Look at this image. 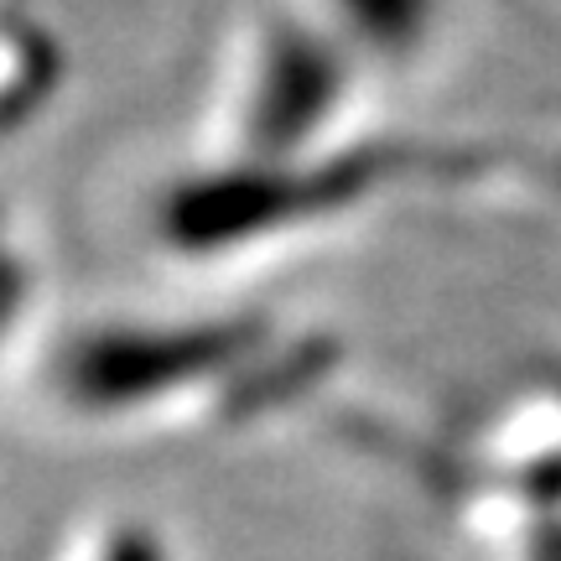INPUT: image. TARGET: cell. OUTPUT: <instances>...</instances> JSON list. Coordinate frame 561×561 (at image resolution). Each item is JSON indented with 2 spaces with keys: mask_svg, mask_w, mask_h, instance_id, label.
Listing matches in <instances>:
<instances>
[{
  "mask_svg": "<svg viewBox=\"0 0 561 561\" xmlns=\"http://www.w3.org/2000/svg\"><path fill=\"white\" fill-rule=\"evenodd\" d=\"M339 47L307 26L265 32L244 83L240 146L255 167H286L301 151L307 130L333 115L339 100Z\"/></svg>",
  "mask_w": 561,
  "mask_h": 561,
  "instance_id": "6da1fadb",
  "label": "cell"
},
{
  "mask_svg": "<svg viewBox=\"0 0 561 561\" xmlns=\"http://www.w3.org/2000/svg\"><path fill=\"white\" fill-rule=\"evenodd\" d=\"M21 301H26V265H21V255H11V244H5V224H0V333L16 322Z\"/></svg>",
  "mask_w": 561,
  "mask_h": 561,
  "instance_id": "277c9868",
  "label": "cell"
},
{
  "mask_svg": "<svg viewBox=\"0 0 561 561\" xmlns=\"http://www.w3.org/2000/svg\"><path fill=\"white\" fill-rule=\"evenodd\" d=\"M437 0H328V16L339 21L364 53H405L426 37Z\"/></svg>",
  "mask_w": 561,
  "mask_h": 561,
  "instance_id": "7a4b0ae2",
  "label": "cell"
},
{
  "mask_svg": "<svg viewBox=\"0 0 561 561\" xmlns=\"http://www.w3.org/2000/svg\"><path fill=\"white\" fill-rule=\"evenodd\" d=\"M53 561H167V551L136 515H100L79 525Z\"/></svg>",
  "mask_w": 561,
  "mask_h": 561,
  "instance_id": "3957f363",
  "label": "cell"
}]
</instances>
